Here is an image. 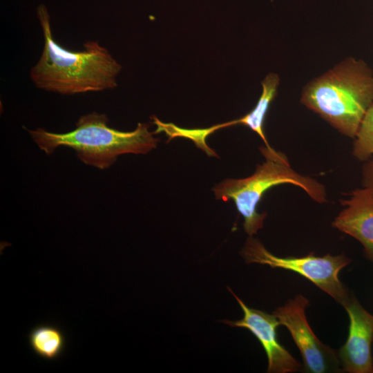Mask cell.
<instances>
[{"instance_id":"5bb4252c","label":"cell","mask_w":373,"mask_h":373,"mask_svg":"<svg viewBox=\"0 0 373 373\" xmlns=\"http://www.w3.org/2000/svg\"><path fill=\"white\" fill-rule=\"evenodd\" d=\"M364 162L361 171L362 185L373 191V158Z\"/></svg>"},{"instance_id":"30bf717a","label":"cell","mask_w":373,"mask_h":373,"mask_svg":"<svg viewBox=\"0 0 373 373\" xmlns=\"http://www.w3.org/2000/svg\"><path fill=\"white\" fill-rule=\"evenodd\" d=\"M280 78L276 73H269L262 80V93L254 108L245 116L234 120L214 125L216 130L242 124L249 127L263 141L265 146L270 147L265 134L264 124L271 104L277 95Z\"/></svg>"},{"instance_id":"8fae6325","label":"cell","mask_w":373,"mask_h":373,"mask_svg":"<svg viewBox=\"0 0 373 373\" xmlns=\"http://www.w3.org/2000/svg\"><path fill=\"white\" fill-rule=\"evenodd\" d=\"M28 344L35 354L47 360L58 358L66 345L64 332L51 324H40L34 327L28 334Z\"/></svg>"},{"instance_id":"277c9868","label":"cell","mask_w":373,"mask_h":373,"mask_svg":"<svg viewBox=\"0 0 373 373\" xmlns=\"http://www.w3.org/2000/svg\"><path fill=\"white\" fill-rule=\"evenodd\" d=\"M259 149L265 160L257 165L254 174L242 179L224 180L213 189L216 199L233 201L244 219L243 227L249 236H253L262 228L267 213H259L257 207L263 195L274 186L293 184L303 189L314 201L327 202L325 186L318 180L296 172L284 153L271 146H260Z\"/></svg>"},{"instance_id":"52a82bcc","label":"cell","mask_w":373,"mask_h":373,"mask_svg":"<svg viewBox=\"0 0 373 373\" xmlns=\"http://www.w3.org/2000/svg\"><path fill=\"white\" fill-rule=\"evenodd\" d=\"M229 291L243 312L238 321L224 320V323L236 327L245 328L258 339L267 357V372L292 373L301 370L300 363L279 342L277 328L280 325L274 314L248 307L231 289Z\"/></svg>"},{"instance_id":"5b68a950","label":"cell","mask_w":373,"mask_h":373,"mask_svg":"<svg viewBox=\"0 0 373 373\" xmlns=\"http://www.w3.org/2000/svg\"><path fill=\"white\" fill-rule=\"evenodd\" d=\"M241 255L247 263L268 265L300 275L343 307L352 294L338 277L340 271L352 262L344 254L316 256L309 253L301 257H280L269 251L258 239L249 236Z\"/></svg>"},{"instance_id":"ba28073f","label":"cell","mask_w":373,"mask_h":373,"mask_svg":"<svg viewBox=\"0 0 373 373\" xmlns=\"http://www.w3.org/2000/svg\"><path fill=\"white\" fill-rule=\"evenodd\" d=\"M343 307L350 324L347 340L338 351L342 370L348 373H372L373 314L353 294Z\"/></svg>"},{"instance_id":"8992f818","label":"cell","mask_w":373,"mask_h":373,"mask_svg":"<svg viewBox=\"0 0 373 373\" xmlns=\"http://www.w3.org/2000/svg\"><path fill=\"white\" fill-rule=\"evenodd\" d=\"M309 300L296 295L274 311L280 325L285 326L300 351L305 372H343L338 352L321 342L312 329L305 315Z\"/></svg>"},{"instance_id":"9c48e42d","label":"cell","mask_w":373,"mask_h":373,"mask_svg":"<svg viewBox=\"0 0 373 373\" xmlns=\"http://www.w3.org/2000/svg\"><path fill=\"white\" fill-rule=\"evenodd\" d=\"M340 202L344 209L332 227L358 240L365 258L373 262V191L366 187L356 189Z\"/></svg>"},{"instance_id":"7a4b0ae2","label":"cell","mask_w":373,"mask_h":373,"mask_svg":"<svg viewBox=\"0 0 373 373\" xmlns=\"http://www.w3.org/2000/svg\"><path fill=\"white\" fill-rule=\"evenodd\" d=\"M300 102L341 134L354 138L373 103V70L347 57L303 88Z\"/></svg>"},{"instance_id":"4fadbf2b","label":"cell","mask_w":373,"mask_h":373,"mask_svg":"<svg viewBox=\"0 0 373 373\" xmlns=\"http://www.w3.org/2000/svg\"><path fill=\"white\" fill-rule=\"evenodd\" d=\"M352 155L361 162L373 158V103L366 111L354 138Z\"/></svg>"},{"instance_id":"7c38bea8","label":"cell","mask_w":373,"mask_h":373,"mask_svg":"<svg viewBox=\"0 0 373 373\" xmlns=\"http://www.w3.org/2000/svg\"><path fill=\"white\" fill-rule=\"evenodd\" d=\"M152 118L153 123L157 126L154 134L163 132L168 136L169 140L178 137L189 138L195 143L197 147L201 149L208 155L218 157L216 153L209 148L206 143L207 137L212 133L209 128L185 129L180 128L172 123H164L155 116H153Z\"/></svg>"},{"instance_id":"6da1fadb","label":"cell","mask_w":373,"mask_h":373,"mask_svg":"<svg viewBox=\"0 0 373 373\" xmlns=\"http://www.w3.org/2000/svg\"><path fill=\"white\" fill-rule=\"evenodd\" d=\"M44 39L42 53L30 71L38 88L61 95L102 91L117 86L121 65L97 41H86L84 50L72 51L55 40L47 7L37 8Z\"/></svg>"},{"instance_id":"3957f363","label":"cell","mask_w":373,"mask_h":373,"mask_svg":"<svg viewBox=\"0 0 373 373\" xmlns=\"http://www.w3.org/2000/svg\"><path fill=\"white\" fill-rule=\"evenodd\" d=\"M106 114L93 112L81 116L76 128L68 133H55L37 128L28 130L30 137L46 154L60 146L75 150L79 159L99 169L111 166L122 154H146L156 148L159 140L149 125L138 123L133 131L111 128Z\"/></svg>"}]
</instances>
